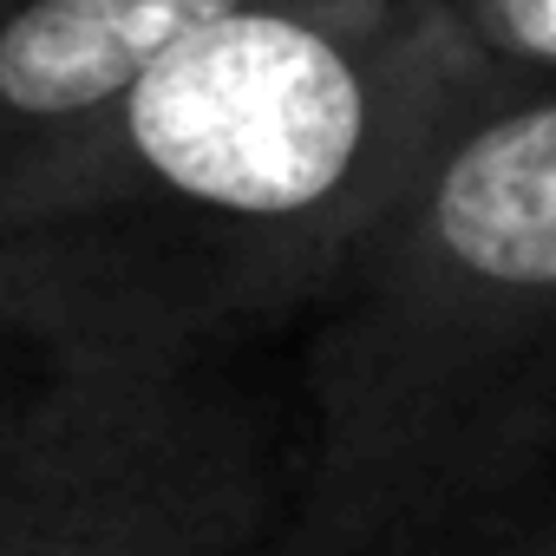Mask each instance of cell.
<instances>
[{
	"label": "cell",
	"instance_id": "5",
	"mask_svg": "<svg viewBox=\"0 0 556 556\" xmlns=\"http://www.w3.org/2000/svg\"><path fill=\"white\" fill-rule=\"evenodd\" d=\"M458 14L497 66L556 79V0H458Z\"/></svg>",
	"mask_w": 556,
	"mask_h": 556
},
{
	"label": "cell",
	"instance_id": "6",
	"mask_svg": "<svg viewBox=\"0 0 556 556\" xmlns=\"http://www.w3.org/2000/svg\"><path fill=\"white\" fill-rule=\"evenodd\" d=\"M27 361H40V367H47V354H34L21 334H0V393H8L14 380H27V374H34Z\"/></svg>",
	"mask_w": 556,
	"mask_h": 556
},
{
	"label": "cell",
	"instance_id": "1",
	"mask_svg": "<svg viewBox=\"0 0 556 556\" xmlns=\"http://www.w3.org/2000/svg\"><path fill=\"white\" fill-rule=\"evenodd\" d=\"M504 86L458 0H242L0 184V334L47 361L203 367L328 308Z\"/></svg>",
	"mask_w": 556,
	"mask_h": 556
},
{
	"label": "cell",
	"instance_id": "4",
	"mask_svg": "<svg viewBox=\"0 0 556 556\" xmlns=\"http://www.w3.org/2000/svg\"><path fill=\"white\" fill-rule=\"evenodd\" d=\"M242 0H0V184Z\"/></svg>",
	"mask_w": 556,
	"mask_h": 556
},
{
	"label": "cell",
	"instance_id": "3",
	"mask_svg": "<svg viewBox=\"0 0 556 556\" xmlns=\"http://www.w3.org/2000/svg\"><path fill=\"white\" fill-rule=\"evenodd\" d=\"M275 458L210 367L47 361L0 393V556H242Z\"/></svg>",
	"mask_w": 556,
	"mask_h": 556
},
{
	"label": "cell",
	"instance_id": "2",
	"mask_svg": "<svg viewBox=\"0 0 556 556\" xmlns=\"http://www.w3.org/2000/svg\"><path fill=\"white\" fill-rule=\"evenodd\" d=\"M289 556H400L556 439V79L484 99L367 236L308 354Z\"/></svg>",
	"mask_w": 556,
	"mask_h": 556
},
{
	"label": "cell",
	"instance_id": "7",
	"mask_svg": "<svg viewBox=\"0 0 556 556\" xmlns=\"http://www.w3.org/2000/svg\"><path fill=\"white\" fill-rule=\"evenodd\" d=\"M530 556H556V523H549V530H543V543H536V549H530Z\"/></svg>",
	"mask_w": 556,
	"mask_h": 556
}]
</instances>
